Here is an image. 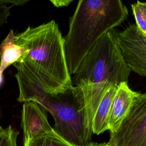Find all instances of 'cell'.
<instances>
[{
    "instance_id": "cell-8",
    "label": "cell",
    "mask_w": 146,
    "mask_h": 146,
    "mask_svg": "<svg viewBox=\"0 0 146 146\" xmlns=\"http://www.w3.org/2000/svg\"><path fill=\"white\" fill-rule=\"evenodd\" d=\"M21 127L23 133V140L54 130L48 121L46 112L38 103L31 101L23 103Z\"/></svg>"
},
{
    "instance_id": "cell-18",
    "label": "cell",
    "mask_w": 146,
    "mask_h": 146,
    "mask_svg": "<svg viewBox=\"0 0 146 146\" xmlns=\"http://www.w3.org/2000/svg\"><path fill=\"white\" fill-rule=\"evenodd\" d=\"M3 79V74H1L0 73V86L2 84Z\"/></svg>"
},
{
    "instance_id": "cell-11",
    "label": "cell",
    "mask_w": 146,
    "mask_h": 146,
    "mask_svg": "<svg viewBox=\"0 0 146 146\" xmlns=\"http://www.w3.org/2000/svg\"><path fill=\"white\" fill-rule=\"evenodd\" d=\"M23 146H74L54 130L23 140Z\"/></svg>"
},
{
    "instance_id": "cell-6",
    "label": "cell",
    "mask_w": 146,
    "mask_h": 146,
    "mask_svg": "<svg viewBox=\"0 0 146 146\" xmlns=\"http://www.w3.org/2000/svg\"><path fill=\"white\" fill-rule=\"evenodd\" d=\"M117 40L123 58L130 69L146 77V35L132 24L119 32Z\"/></svg>"
},
{
    "instance_id": "cell-4",
    "label": "cell",
    "mask_w": 146,
    "mask_h": 146,
    "mask_svg": "<svg viewBox=\"0 0 146 146\" xmlns=\"http://www.w3.org/2000/svg\"><path fill=\"white\" fill-rule=\"evenodd\" d=\"M128 16L120 0H80L70 18L64 38L66 60L70 75L100 38L119 26Z\"/></svg>"
},
{
    "instance_id": "cell-9",
    "label": "cell",
    "mask_w": 146,
    "mask_h": 146,
    "mask_svg": "<svg viewBox=\"0 0 146 146\" xmlns=\"http://www.w3.org/2000/svg\"><path fill=\"white\" fill-rule=\"evenodd\" d=\"M29 54L28 49L15 43V35L11 30L0 44V73L11 64L20 62Z\"/></svg>"
},
{
    "instance_id": "cell-2",
    "label": "cell",
    "mask_w": 146,
    "mask_h": 146,
    "mask_svg": "<svg viewBox=\"0 0 146 146\" xmlns=\"http://www.w3.org/2000/svg\"><path fill=\"white\" fill-rule=\"evenodd\" d=\"M115 29L104 34L83 59L72 78V83L83 93L87 120L92 129V120L108 89L128 83L131 70L125 63Z\"/></svg>"
},
{
    "instance_id": "cell-17",
    "label": "cell",
    "mask_w": 146,
    "mask_h": 146,
    "mask_svg": "<svg viewBox=\"0 0 146 146\" xmlns=\"http://www.w3.org/2000/svg\"><path fill=\"white\" fill-rule=\"evenodd\" d=\"M86 146H111L108 142L107 143H95V142H91Z\"/></svg>"
},
{
    "instance_id": "cell-19",
    "label": "cell",
    "mask_w": 146,
    "mask_h": 146,
    "mask_svg": "<svg viewBox=\"0 0 146 146\" xmlns=\"http://www.w3.org/2000/svg\"><path fill=\"white\" fill-rule=\"evenodd\" d=\"M4 129H5V128H3L1 127V125H0V134L2 133L4 131Z\"/></svg>"
},
{
    "instance_id": "cell-14",
    "label": "cell",
    "mask_w": 146,
    "mask_h": 146,
    "mask_svg": "<svg viewBox=\"0 0 146 146\" xmlns=\"http://www.w3.org/2000/svg\"><path fill=\"white\" fill-rule=\"evenodd\" d=\"M10 8L11 6H8L7 4L0 2V26L7 22L10 15Z\"/></svg>"
},
{
    "instance_id": "cell-3",
    "label": "cell",
    "mask_w": 146,
    "mask_h": 146,
    "mask_svg": "<svg viewBox=\"0 0 146 146\" xmlns=\"http://www.w3.org/2000/svg\"><path fill=\"white\" fill-rule=\"evenodd\" d=\"M15 43L29 50L19 63L35 75L48 92H60L73 87L66 57L64 38L54 20L28 27L15 35Z\"/></svg>"
},
{
    "instance_id": "cell-16",
    "label": "cell",
    "mask_w": 146,
    "mask_h": 146,
    "mask_svg": "<svg viewBox=\"0 0 146 146\" xmlns=\"http://www.w3.org/2000/svg\"><path fill=\"white\" fill-rule=\"evenodd\" d=\"M28 2V0H0V2H2L5 4L11 3V5L15 6L24 5Z\"/></svg>"
},
{
    "instance_id": "cell-7",
    "label": "cell",
    "mask_w": 146,
    "mask_h": 146,
    "mask_svg": "<svg viewBox=\"0 0 146 146\" xmlns=\"http://www.w3.org/2000/svg\"><path fill=\"white\" fill-rule=\"evenodd\" d=\"M139 94V92L131 90L128 86V83H121L117 87L108 117V130L110 133L117 131L129 114L135 98Z\"/></svg>"
},
{
    "instance_id": "cell-5",
    "label": "cell",
    "mask_w": 146,
    "mask_h": 146,
    "mask_svg": "<svg viewBox=\"0 0 146 146\" xmlns=\"http://www.w3.org/2000/svg\"><path fill=\"white\" fill-rule=\"evenodd\" d=\"M111 146H146V92L140 93L117 131L110 133Z\"/></svg>"
},
{
    "instance_id": "cell-10",
    "label": "cell",
    "mask_w": 146,
    "mask_h": 146,
    "mask_svg": "<svg viewBox=\"0 0 146 146\" xmlns=\"http://www.w3.org/2000/svg\"><path fill=\"white\" fill-rule=\"evenodd\" d=\"M116 86L112 85L106 91L95 113L92 124V133L96 135L108 130V117Z\"/></svg>"
},
{
    "instance_id": "cell-13",
    "label": "cell",
    "mask_w": 146,
    "mask_h": 146,
    "mask_svg": "<svg viewBox=\"0 0 146 146\" xmlns=\"http://www.w3.org/2000/svg\"><path fill=\"white\" fill-rule=\"evenodd\" d=\"M19 132L10 125L0 134V146H18L17 137Z\"/></svg>"
},
{
    "instance_id": "cell-12",
    "label": "cell",
    "mask_w": 146,
    "mask_h": 146,
    "mask_svg": "<svg viewBox=\"0 0 146 146\" xmlns=\"http://www.w3.org/2000/svg\"><path fill=\"white\" fill-rule=\"evenodd\" d=\"M131 7L136 25L146 35V2L137 1L131 5Z\"/></svg>"
},
{
    "instance_id": "cell-15",
    "label": "cell",
    "mask_w": 146,
    "mask_h": 146,
    "mask_svg": "<svg viewBox=\"0 0 146 146\" xmlns=\"http://www.w3.org/2000/svg\"><path fill=\"white\" fill-rule=\"evenodd\" d=\"M72 2V0H51L50 2L56 7H64L69 5Z\"/></svg>"
},
{
    "instance_id": "cell-1",
    "label": "cell",
    "mask_w": 146,
    "mask_h": 146,
    "mask_svg": "<svg viewBox=\"0 0 146 146\" xmlns=\"http://www.w3.org/2000/svg\"><path fill=\"white\" fill-rule=\"evenodd\" d=\"M17 68L19 102H34L53 117L54 130L74 146H86L91 143L92 131L89 127L82 89L75 86L60 92H46L32 72L19 62Z\"/></svg>"
}]
</instances>
